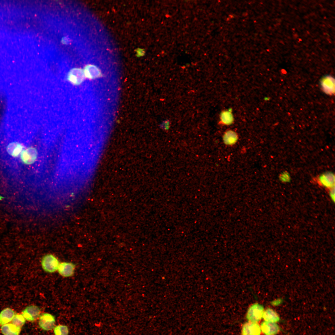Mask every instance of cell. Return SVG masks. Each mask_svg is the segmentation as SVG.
Here are the masks:
<instances>
[{
    "label": "cell",
    "mask_w": 335,
    "mask_h": 335,
    "mask_svg": "<svg viewBox=\"0 0 335 335\" xmlns=\"http://www.w3.org/2000/svg\"><path fill=\"white\" fill-rule=\"evenodd\" d=\"M234 121V117L230 111L227 110H223L220 115L219 123L221 124L229 125L232 124Z\"/></svg>",
    "instance_id": "15"
},
{
    "label": "cell",
    "mask_w": 335,
    "mask_h": 335,
    "mask_svg": "<svg viewBox=\"0 0 335 335\" xmlns=\"http://www.w3.org/2000/svg\"><path fill=\"white\" fill-rule=\"evenodd\" d=\"M55 319L54 316L48 313H44L39 316V325L42 329L49 331L55 327Z\"/></svg>",
    "instance_id": "4"
},
{
    "label": "cell",
    "mask_w": 335,
    "mask_h": 335,
    "mask_svg": "<svg viewBox=\"0 0 335 335\" xmlns=\"http://www.w3.org/2000/svg\"><path fill=\"white\" fill-rule=\"evenodd\" d=\"M25 322V319L22 314L15 315L12 320V324L21 328L24 324Z\"/></svg>",
    "instance_id": "18"
},
{
    "label": "cell",
    "mask_w": 335,
    "mask_h": 335,
    "mask_svg": "<svg viewBox=\"0 0 335 335\" xmlns=\"http://www.w3.org/2000/svg\"><path fill=\"white\" fill-rule=\"evenodd\" d=\"M20 330L21 327L12 324H7L1 328V332L4 335H19Z\"/></svg>",
    "instance_id": "13"
},
{
    "label": "cell",
    "mask_w": 335,
    "mask_h": 335,
    "mask_svg": "<svg viewBox=\"0 0 335 335\" xmlns=\"http://www.w3.org/2000/svg\"><path fill=\"white\" fill-rule=\"evenodd\" d=\"M69 332L68 327L65 325H59L54 329L55 335H68Z\"/></svg>",
    "instance_id": "17"
},
{
    "label": "cell",
    "mask_w": 335,
    "mask_h": 335,
    "mask_svg": "<svg viewBox=\"0 0 335 335\" xmlns=\"http://www.w3.org/2000/svg\"><path fill=\"white\" fill-rule=\"evenodd\" d=\"M279 179L282 182H288L290 181L291 178L289 174L287 172H284L280 174Z\"/></svg>",
    "instance_id": "19"
},
{
    "label": "cell",
    "mask_w": 335,
    "mask_h": 335,
    "mask_svg": "<svg viewBox=\"0 0 335 335\" xmlns=\"http://www.w3.org/2000/svg\"><path fill=\"white\" fill-rule=\"evenodd\" d=\"M83 72L85 76L89 79H94L99 75V69L92 65H88L84 67Z\"/></svg>",
    "instance_id": "14"
},
{
    "label": "cell",
    "mask_w": 335,
    "mask_h": 335,
    "mask_svg": "<svg viewBox=\"0 0 335 335\" xmlns=\"http://www.w3.org/2000/svg\"><path fill=\"white\" fill-rule=\"evenodd\" d=\"M263 307L257 304L251 306L248 311L246 317L250 322L257 323L262 318Z\"/></svg>",
    "instance_id": "3"
},
{
    "label": "cell",
    "mask_w": 335,
    "mask_h": 335,
    "mask_svg": "<svg viewBox=\"0 0 335 335\" xmlns=\"http://www.w3.org/2000/svg\"><path fill=\"white\" fill-rule=\"evenodd\" d=\"M320 84L322 90L325 93L333 95L335 93V79L330 75H327L321 79Z\"/></svg>",
    "instance_id": "5"
},
{
    "label": "cell",
    "mask_w": 335,
    "mask_h": 335,
    "mask_svg": "<svg viewBox=\"0 0 335 335\" xmlns=\"http://www.w3.org/2000/svg\"><path fill=\"white\" fill-rule=\"evenodd\" d=\"M319 184L323 186L331 189L335 187V176L331 172H327L320 175L318 178Z\"/></svg>",
    "instance_id": "8"
},
{
    "label": "cell",
    "mask_w": 335,
    "mask_h": 335,
    "mask_svg": "<svg viewBox=\"0 0 335 335\" xmlns=\"http://www.w3.org/2000/svg\"><path fill=\"white\" fill-rule=\"evenodd\" d=\"M41 310L38 306L31 305L27 306L22 311V315L28 321L34 322L40 316Z\"/></svg>",
    "instance_id": "6"
},
{
    "label": "cell",
    "mask_w": 335,
    "mask_h": 335,
    "mask_svg": "<svg viewBox=\"0 0 335 335\" xmlns=\"http://www.w3.org/2000/svg\"><path fill=\"white\" fill-rule=\"evenodd\" d=\"M75 269V265L74 263L69 262H63L60 263L57 271L62 276L69 277L74 275Z\"/></svg>",
    "instance_id": "7"
},
{
    "label": "cell",
    "mask_w": 335,
    "mask_h": 335,
    "mask_svg": "<svg viewBox=\"0 0 335 335\" xmlns=\"http://www.w3.org/2000/svg\"><path fill=\"white\" fill-rule=\"evenodd\" d=\"M261 330L266 335H275L280 330L279 326L276 324L266 321L261 323Z\"/></svg>",
    "instance_id": "10"
},
{
    "label": "cell",
    "mask_w": 335,
    "mask_h": 335,
    "mask_svg": "<svg viewBox=\"0 0 335 335\" xmlns=\"http://www.w3.org/2000/svg\"><path fill=\"white\" fill-rule=\"evenodd\" d=\"M238 139V134L236 132L231 130L226 131L223 136L224 143L226 145H232L235 144Z\"/></svg>",
    "instance_id": "12"
},
{
    "label": "cell",
    "mask_w": 335,
    "mask_h": 335,
    "mask_svg": "<svg viewBox=\"0 0 335 335\" xmlns=\"http://www.w3.org/2000/svg\"><path fill=\"white\" fill-rule=\"evenodd\" d=\"M261 332V327L257 323L250 321L243 325L242 335H260Z\"/></svg>",
    "instance_id": "9"
},
{
    "label": "cell",
    "mask_w": 335,
    "mask_h": 335,
    "mask_svg": "<svg viewBox=\"0 0 335 335\" xmlns=\"http://www.w3.org/2000/svg\"><path fill=\"white\" fill-rule=\"evenodd\" d=\"M15 315L14 311L10 308L3 310L0 313V324L3 325L11 322Z\"/></svg>",
    "instance_id": "11"
},
{
    "label": "cell",
    "mask_w": 335,
    "mask_h": 335,
    "mask_svg": "<svg viewBox=\"0 0 335 335\" xmlns=\"http://www.w3.org/2000/svg\"><path fill=\"white\" fill-rule=\"evenodd\" d=\"M85 75L83 70L79 68H73L67 74L66 79L72 84L78 86L83 81Z\"/></svg>",
    "instance_id": "2"
},
{
    "label": "cell",
    "mask_w": 335,
    "mask_h": 335,
    "mask_svg": "<svg viewBox=\"0 0 335 335\" xmlns=\"http://www.w3.org/2000/svg\"><path fill=\"white\" fill-rule=\"evenodd\" d=\"M330 195L331 199L334 202L335 201V187L330 189Z\"/></svg>",
    "instance_id": "20"
},
{
    "label": "cell",
    "mask_w": 335,
    "mask_h": 335,
    "mask_svg": "<svg viewBox=\"0 0 335 335\" xmlns=\"http://www.w3.org/2000/svg\"><path fill=\"white\" fill-rule=\"evenodd\" d=\"M58 259L51 254L44 256L41 261V265L43 270L46 272L52 273L57 271L60 264Z\"/></svg>",
    "instance_id": "1"
},
{
    "label": "cell",
    "mask_w": 335,
    "mask_h": 335,
    "mask_svg": "<svg viewBox=\"0 0 335 335\" xmlns=\"http://www.w3.org/2000/svg\"><path fill=\"white\" fill-rule=\"evenodd\" d=\"M262 317L266 321L272 323H275L280 320L277 314L270 308L267 309L264 311Z\"/></svg>",
    "instance_id": "16"
}]
</instances>
